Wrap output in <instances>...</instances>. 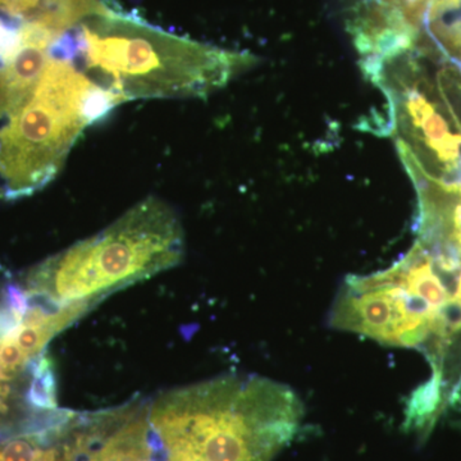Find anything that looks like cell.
Masks as SVG:
<instances>
[{"label":"cell","mask_w":461,"mask_h":461,"mask_svg":"<svg viewBox=\"0 0 461 461\" xmlns=\"http://www.w3.org/2000/svg\"><path fill=\"white\" fill-rule=\"evenodd\" d=\"M121 103L74 63L50 57L35 90L0 122V199L44 189L84 130Z\"/></svg>","instance_id":"4"},{"label":"cell","mask_w":461,"mask_h":461,"mask_svg":"<svg viewBox=\"0 0 461 461\" xmlns=\"http://www.w3.org/2000/svg\"><path fill=\"white\" fill-rule=\"evenodd\" d=\"M184 251L180 218L163 200L148 196L107 229L39 264L27 276L25 288L58 304L94 306L177 266Z\"/></svg>","instance_id":"3"},{"label":"cell","mask_w":461,"mask_h":461,"mask_svg":"<svg viewBox=\"0 0 461 461\" xmlns=\"http://www.w3.org/2000/svg\"><path fill=\"white\" fill-rule=\"evenodd\" d=\"M78 26L81 50L74 65L122 102L204 98L256 62L107 8Z\"/></svg>","instance_id":"2"},{"label":"cell","mask_w":461,"mask_h":461,"mask_svg":"<svg viewBox=\"0 0 461 461\" xmlns=\"http://www.w3.org/2000/svg\"><path fill=\"white\" fill-rule=\"evenodd\" d=\"M26 402L32 411L57 409V377L53 360L42 353L32 364V375L26 393Z\"/></svg>","instance_id":"7"},{"label":"cell","mask_w":461,"mask_h":461,"mask_svg":"<svg viewBox=\"0 0 461 461\" xmlns=\"http://www.w3.org/2000/svg\"><path fill=\"white\" fill-rule=\"evenodd\" d=\"M446 403L442 384L437 375L420 384L412 391L405 408L403 429L417 433L418 436H429L436 421L445 411Z\"/></svg>","instance_id":"6"},{"label":"cell","mask_w":461,"mask_h":461,"mask_svg":"<svg viewBox=\"0 0 461 461\" xmlns=\"http://www.w3.org/2000/svg\"><path fill=\"white\" fill-rule=\"evenodd\" d=\"M60 461H159L147 400L72 414L60 436Z\"/></svg>","instance_id":"5"},{"label":"cell","mask_w":461,"mask_h":461,"mask_svg":"<svg viewBox=\"0 0 461 461\" xmlns=\"http://www.w3.org/2000/svg\"><path fill=\"white\" fill-rule=\"evenodd\" d=\"M159 461H272L296 436L303 403L258 375H227L147 400Z\"/></svg>","instance_id":"1"}]
</instances>
